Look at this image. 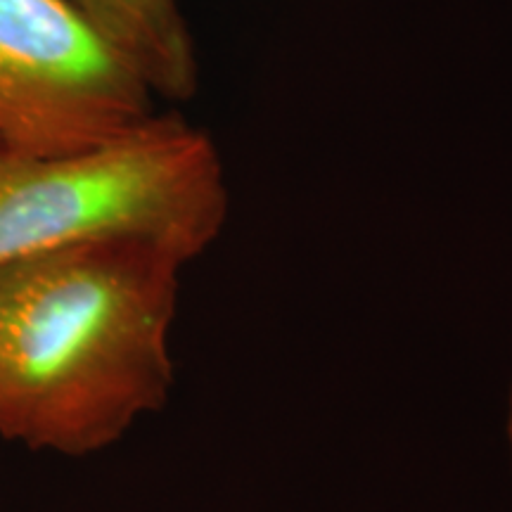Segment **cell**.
I'll return each mask as SVG.
<instances>
[{
	"label": "cell",
	"mask_w": 512,
	"mask_h": 512,
	"mask_svg": "<svg viewBox=\"0 0 512 512\" xmlns=\"http://www.w3.org/2000/svg\"><path fill=\"white\" fill-rule=\"evenodd\" d=\"M508 446H510V460H512V389H510V401H508Z\"/></svg>",
	"instance_id": "cell-5"
},
{
	"label": "cell",
	"mask_w": 512,
	"mask_h": 512,
	"mask_svg": "<svg viewBox=\"0 0 512 512\" xmlns=\"http://www.w3.org/2000/svg\"><path fill=\"white\" fill-rule=\"evenodd\" d=\"M226 216L214 140L174 114L62 155L0 150V264L107 240L150 242L188 264Z\"/></svg>",
	"instance_id": "cell-2"
},
{
	"label": "cell",
	"mask_w": 512,
	"mask_h": 512,
	"mask_svg": "<svg viewBox=\"0 0 512 512\" xmlns=\"http://www.w3.org/2000/svg\"><path fill=\"white\" fill-rule=\"evenodd\" d=\"M155 95L190 100L200 83L195 43L178 0H69Z\"/></svg>",
	"instance_id": "cell-4"
},
{
	"label": "cell",
	"mask_w": 512,
	"mask_h": 512,
	"mask_svg": "<svg viewBox=\"0 0 512 512\" xmlns=\"http://www.w3.org/2000/svg\"><path fill=\"white\" fill-rule=\"evenodd\" d=\"M136 69L69 0H0V150L62 155L152 117Z\"/></svg>",
	"instance_id": "cell-3"
},
{
	"label": "cell",
	"mask_w": 512,
	"mask_h": 512,
	"mask_svg": "<svg viewBox=\"0 0 512 512\" xmlns=\"http://www.w3.org/2000/svg\"><path fill=\"white\" fill-rule=\"evenodd\" d=\"M185 261L138 240L0 264V434L88 456L169 399Z\"/></svg>",
	"instance_id": "cell-1"
}]
</instances>
